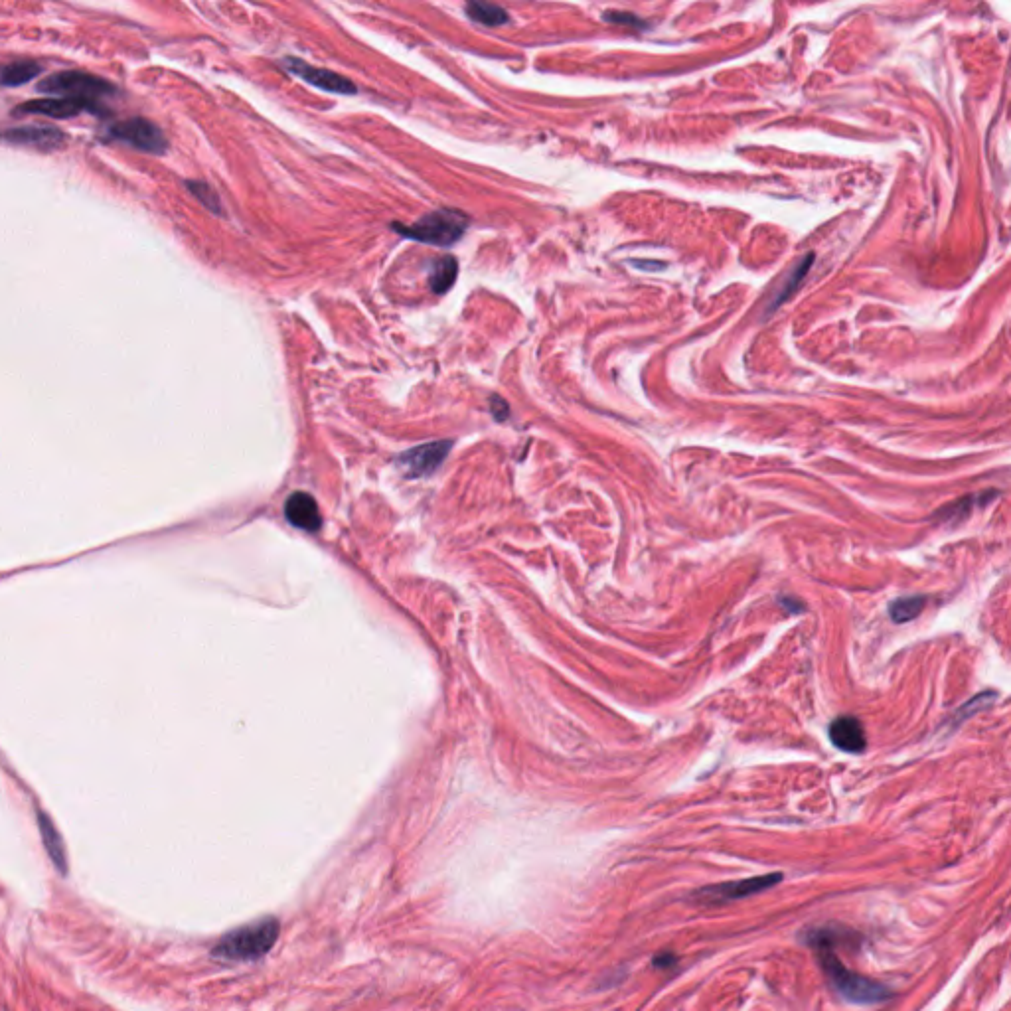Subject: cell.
<instances>
[{
    "label": "cell",
    "mask_w": 1011,
    "mask_h": 1011,
    "mask_svg": "<svg viewBox=\"0 0 1011 1011\" xmlns=\"http://www.w3.org/2000/svg\"><path fill=\"white\" fill-rule=\"evenodd\" d=\"M820 968L824 970L832 988L848 1002L856 1006H875L887 1002L893 994L885 984L859 976L857 972L848 970L842 960L832 952V948H816Z\"/></svg>",
    "instance_id": "6da1fadb"
},
{
    "label": "cell",
    "mask_w": 1011,
    "mask_h": 1011,
    "mask_svg": "<svg viewBox=\"0 0 1011 1011\" xmlns=\"http://www.w3.org/2000/svg\"><path fill=\"white\" fill-rule=\"evenodd\" d=\"M279 938V921L269 917L226 934L216 946L214 956L230 962H251L265 956Z\"/></svg>",
    "instance_id": "7a4b0ae2"
},
{
    "label": "cell",
    "mask_w": 1011,
    "mask_h": 1011,
    "mask_svg": "<svg viewBox=\"0 0 1011 1011\" xmlns=\"http://www.w3.org/2000/svg\"><path fill=\"white\" fill-rule=\"evenodd\" d=\"M467 226V216H463L461 212L437 210V212L423 216L413 226L393 224V230L399 232L403 237H409V239H415L421 243L449 247L463 237Z\"/></svg>",
    "instance_id": "3957f363"
},
{
    "label": "cell",
    "mask_w": 1011,
    "mask_h": 1011,
    "mask_svg": "<svg viewBox=\"0 0 1011 1011\" xmlns=\"http://www.w3.org/2000/svg\"><path fill=\"white\" fill-rule=\"evenodd\" d=\"M40 91L50 95H64V99H81L95 101L97 97L113 93V85L97 76H89L83 72H60L38 85Z\"/></svg>",
    "instance_id": "277c9868"
},
{
    "label": "cell",
    "mask_w": 1011,
    "mask_h": 1011,
    "mask_svg": "<svg viewBox=\"0 0 1011 1011\" xmlns=\"http://www.w3.org/2000/svg\"><path fill=\"white\" fill-rule=\"evenodd\" d=\"M780 881H782V873H767V875L749 877V879H741V881H727V883L703 887V889H700L696 893V897L707 901V903L737 901V899H745V897H751L755 893L767 891V889L775 887Z\"/></svg>",
    "instance_id": "5b68a950"
},
{
    "label": "cell",
    "mask_w": 1011,
    "mask_h": 1011,
    "mask_svg": "<svg viewBox=\"0 0 1011 1011\" xmlns=\"http://www.w3.org/2000/svg\"><path fill=\"white\" fill-rule=\"evenodd\" d=\"M111 135L143 153H151V155H162L168 147L166 143V137L162 135V131L156 127L155 123L147 121V119H129V121H121V123H115L111 127Z\"/></svg>",
    "instance_id": "8992f818"
},
{
    "label": "cell",
    "mask_w": 1011,
    "mask_h": 1011,
    "mask_svg": "<svg viewBox=\"0 0 1011 1011\" xmlns=\"http://www.w3.org/2000/svg\"><path fill=\"white\" fill-rule=\"evenodd\" d=\"M283 66L299 76L301 79H305L307 83H311L314 87L322 89V91H330V93H340V95H350V93H356V85L344 76H338L330 70H322V68H314L311 64L299 60V58H285L283 60Z\"/></svg>",
    "instance_id": "52a82bcc"
},
{
    "label": "cell",
    "mask_w": 1011,
    "mask_h": 1011,
    "mask_svg": "<svg viewBox=\"0 0 1011 1011\" xmlns=\"http://www.w3.org/2000/svg\"><path fill=\"white\" fill-rule=\"evenodd\" d=\"M83 111L95 113L97 105L95 101H81V99H34L28 103H22L20 107L14 109L18 115H44L52 119H70L76 117Z\"/></svg>",
    "instance_id": "ba28073f"
},
{
    "label": "cell",
    "mask_w": 1011,
    "mask_h": 1011,
    "mask_svg": "<svg viewBox=\"0 0 1011 1011\" xmlns=\"http://www.w3.org/2000/svg\"><path fill=\"white\" fill-rule=\"evenodd\" d=\"M2 139L10 145H18V147H30V149H42V151H50V149H58L64 145L66 137L56 131V129H48V127H24V129H12V131H6L2 133Z\"/></svg>",
    "instance_id": "9c48e42d"
},
{
    "label": "cell",
    "mask_w": 1011,
    "mask_h": 1011,
    "mask_svg": "<svg viewBox=\"0 0 1011 1011\" xmlns=\"http://www.w3.org/2000/svg\"><path fill=\"white\" fill-rule=\"evenodd\" d=\"M830 739L844 753H861L867 747L863 725L852 715H842L832 721Z\"/></svg>",
    "instance_id": "30bf717a"
},
{
    "label": "cell",
    "mask_w": 1011,
    "mask_h": 1011,
    "mask_svg": "<svg viewBox=\"0 0 1011 1011\" xmlns=\"http://www.w3.org/2000/svg\"><path fill=\"white\" fill-rule=\"evenodd\" d=\"M449 447H451L449 441L429 443V445H423V447H417V449H411L409 453H405L401 457V463L411 474L423 476V474L433 472L435 468L445 461V457L449 453Z\"/></svg>",
    "instance_id": "8fae6325"
},
{
    "label": "cell",
    "mask_w": 1011,
    "mask_h": 1011,
    "mask_svg": "<svg viewBox=\"0 0 1011 1011\" xmlns=\"http://www.w3.org/2000/svg\"><path fill=\"white\" fill-rule=\"evenodd\" d=\"M285 514L291 524H295L297 528L307 530V532L318 530L322 524L320 514H318V506L311 494H307V492H295L285 504Z\"/></svg>",
    "instance_id": "7c38bea8"
},
{
    "label": "cell",
    "mask_w": 1011,
    "mask_h": 1011,
    "mask_svg": "<svg viewBox=\"0 0 1011 1011\" xmlns=\"http://www.w3.org/2000/svg\"><path fill=\"white\" fill-rule=\"evenodd\" d=\"M459 275V263L453 255H443L433 261L431 271H429V285L437 295L447 293Z\"/></svg>",
    "instance_id": "4fadbf2b"
},
{
    "label": "cell",
    "mask_w": 1011,
    "mask_h": 1011,
    "mask_svg": "<svg viewBox=\"0 0 1011 1011\" xmlns=\"http://www.w3.org/2000/svg\"><path fill=\"white\" fill-rule=\"evenodd\" d=\"M40 830H42V840H44L48 856L54 861V865L58 867L60 873H66L68 871V861H66V852H64L62 840H60L56 828L52 826V822L46 816H40Z\"/></svg>",
    "instance_id": "5bb4252c"
},
{
    "label": "cell",
    "mask_w": 1011,
    "mask_h": 1011,
    "mask_svg": "<svg viewBox=\"0 0 1011 1011\" xmlns=\"http://www.w3.org/2000/svg\"><path fill=\"white\" fill-rule=\"evenodd\" d=\"M467 14L470 20L484 26H502L510 20L508 12L496 4L488 2H470L467 4Z\"/></svg>",
    "instance_id": "9a60e30c"
},
{
    "label": "cell",
    "mask_w": 1011,
    "mask_h": 1011,
    "mask_svg": "<svg viewBox=\"0 0 1011 1011\" xmlns=\"http://www.w3.org/2000/svg\"><path fill=\"white\" fill-rule=\"evenodd\" d=\"M42 74V68L34 62H18V64H8L0 68V85L6 87H16L24 85Z\"/></svg>",
    "instance_id": "2e32d148"
},
{
    "label": "cell",
    "mask_w": 1011,
    "mask_h": 1011,
    "mask_svg": "<svg viewBox=\"0 0 1011 1011\" xmlns=\"http://www.w3.org/2000/svg\"><path fill=\"white\" fill-rule=\"evenodd\" d=\"M925 603H927L925 597H903V599H897L895 603H891L889 615L895 623H909L917 615H921Z\"/></svg>",
    "instance_id": "e0dca14e"
},
{
    "label": "cell",
    "mask_w": 1011,
    "mask_h": 1011,
    "mask_svg": "<svg viewBox=\"0 0 1011 1011\" xmlns=\"http://www.w3.org/2000/svg\"><path fill=\"white\" fill-rule=\"evenodd\" d=\"M190 192L212 212H220V198L218 194L204 182H188Z\"/></svg>",
    "instance_id": "ac0fdd59"
},
{
    "label": "cell",
    "mask_w": 1011,
    "mask_h": 1011,
    "mask_svg": "<svg viewBox=\"0 0 1011 1011\" xmlns=\"http://www.w3.org/2000/svg\"><path fill=\"white\" fill-rule=\"evenodd\" d=\"M668 962L674 964L676 958L674 956H658V958H654V966H658V968H668L670 966Z\"/></svg>",
    "instance_id": "d6986e66"
}]
</instances>
